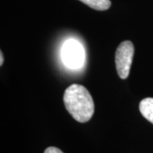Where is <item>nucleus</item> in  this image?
<instances>
[{"mask_svg":"<svg viewBox=\"0 0 153 153\" xmlns=\"http://www.w3.org/2000/svg\"><path fill=\"white\" fill-rule=\"evenodd\" d=\"M134 54V47L131 41L122 42L116 50L115 62L117 71L120 78L126 79L130 72Z\"/></svg>","mask_w":153,"mask_h":153,"instance_id":"nucleus-2","label":"nucleus"},{"mask_svg":"<svg viewBox=\"0 0 153 153\" xmlns=\"http://www.w3.org/2000/svg\"><path fill=\"white\" fill-rule=\"evenodd\" d=\"M139 107L143 117L153 124V98L143 99Z\"/></svg>","mask_w":153,"mask_h":153,"instance_id":"nucleus-4","label":"nucleus"},{"mask_svg":"<svg viewBox=\"0 0 153 153\" xmlns=\"http://www.w3.org/2000/svg\"><path fill=\"white\" fill-rule=\"evenodd\" d=\"M62 59L70 68L80 67L83 61V50L81 44L75 40L67 41L62 49Z\"/></svg>","mask_w":153,"mask_h":153,"instance_id":"nucleus-3","label":"nucleus"},{"mask_svg":"<svg viewBox=\"0 0 153 153\" xmlns=\"http://www.w3.org/2000/svg\"><path fill=\"white\" fill-rule=\"evenodd\" d=\"M44 153H63L60 149L58 148L54 147V146H50V147H48L45 151H44Z\"/></svg>","mask_w":153,"mask_h":153,"instance_id":"nucleus-6","label":"nucleus"},{"mask_svg":"<svg viewBox=\"0 0 153 153\" xmlns=\"http://www.w3.org/2000/svg\"><path fill=\"white\" fill-rule=\"evenodd\" d=\"M63 100L68 112L77 122L86 123L93 117V98L84 86L76 83L71 84L65 90Z\"/></svg>","mask_w":153,"mask_h":153,"instance_id":"nucleus-1","label":"nucleus"},{"mask_svg":"<svg viewBox=\"0 0 153 153\" xmlns=\"http://www.w3.org/2000/svg\"><path fill=\"white\" fill-rule=\"evenodd\" d=\"M0 66H3V63H4V55H3V52L1 51L0 52Z\"/></svg>","mask_w":153,"mask_h":153,"instance_id":"nucleus-7","label":"nucleus"},{"mask_svg":"<svg viewBox=\"0 0 153 153\" xmlns=\"http://www.w3.org/2000/svg\"><path fill=\"white\" fill-rule=\"evenodd\" d=\"M79 1H81L82 3L85 4L86 5L94 10L100 11L106 10L111 5L110 0H79Z\"/></svg>","mask_w":153,"mask_h":153,"instance_id":"nucleus-5","label":"nucleus"}]
</instances>
